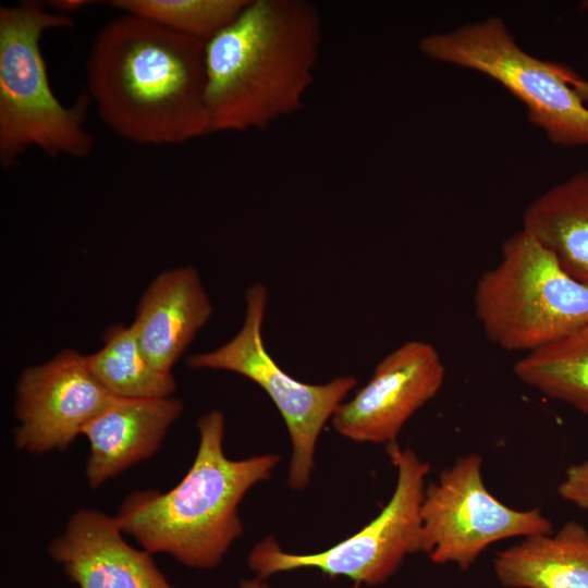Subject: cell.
<instances>
[{"mask_svg": "<svg viewBox=\"0 0 588 588\" xmlns=\"http://www.w3.org/2000/svg\"><path fill=\"white\" fill-rule=\"evenodd\" d=\"M205 44L127 13L108 21L85 64V91L101 121L139 145L210 134Z\"/></svg>", "mask_w": 588, "mask_h": 588, "instance_id": "6da1fadb", "label": "cell"}, {"mask_svg": "<svg viewBox=\"0 0 588 588\" xmlns=\"http://www.w3.org/2000/svg\"><path fill=\"white\" fill-rule=\"evenodd\" d=\"M321 41L311 2L249 0L205 44L210 133L264 130L302 110Z\"/></svg>", "mask_w": 588, "mask_h": 588, "instance_id": "7a4b0ae2", "label": "cell"}, {"mask_svg": "<svg viewBox=\"0 0 588 588\" xmlns=\"http://www.w3.org/2000/svg\"><path fill=\"white\" fill-rule=\"evenodd\" d=\"M197 429V453L182 480L166 492L127 494L114 516L123 534L151 554L166 553L187 567L208 569L243 534L240 504L271 476L280 456L229 458L223 449L225 419L218 409L201 416Z\"/></svg>", "mask_w": 588, "mask_h": 588, "instance_id": "3957f363", "label": "cell"}, {"mask_svg": "<svg viewBox=\"0 0 588 588\" xmlns=\"http://www.w3.org/2000/svg\"><path fill=\"white\" fill-rule=\"evenodd\" d=\"M70 15L42 1L0 7V163L13 167L29 148L51 158H84L95 140L86 128L91 102L84 90L71 107L50 87L40 39L46 30L73 27Z\"/></svg>", "mask_w": 588, "mask_h": 588, "instance_id": "277c9868", "label": "cell"}, {"mask_svg": "<svg viewBox=\"0 0 588 588\" xmlns=\"http://www.w3.org/2000/svg\"><path fill=\"white\" fill-rule=\"evenodd\" d=\"M474 310L491 343L528 354L588 323V284L520 230L504 241L499 262L479 277Z\"/></svg>", "mask_w": 588, "mask_h": 588, "instance_id": "5b68a950", "label": "cell"}, {"mask_svg": "<svg viewBox=\"0 0 588 588\" xmlns=\"http://www.w3.org/2000/svg\"><path fill=\"white\" fill-rule=\"evenodd\" d=\"M418 47L431 60L478 71L502 84L553 144L588 146V109L574 89L580 77L563 64L527 53L500 17L427 35Z\"/></svg>", "mask_w": 588, "mask_h": 588, "instance_id": "8992f818", "label": "cell"}, {"mask_svg": "<svg viewBox=\"0 0 588 588\" xmlns=\"http://www.w3.org/2000/svg\"><path fill=\"white\" fill-rule=\"evenodd\" d=\"M396 469V485L381 512L360 530L324 551L289 553L267 537L249 552L248 566L259 578L297 568H317L329 576H345L357 584L377 585L395 573L404 558L422 552L421 504L427 462L396 442L387 445Z\"/></svg>", "mask_w": 588, "mask_h": 588, "instance_id": "52a82bcc", "label": "cell"}, {"mask_svg": "<svg viewBox=\"0 0 588 588\" xmlns=\"http://www.w3.org/2000/svg\"><path fill=\"white\" fill-rule=\"evenodd\" d=\"M267 299L268 293L261 283L252 285L245 294V318L240 331L220 347L192 355L186 364L193 369L238 373L267 393L282 416L291 440L289 487L302 490L310 481L322 429L357 380L353 376H341L322 384H309L284 371L269 355L262 340Z\"/></svg>", "mask_w": 588, "mask_h": 588, "instance_id": "ba28073f", "label": "cell"}, {"mask_svg": "<svg viewBox=\"0 0 588 588\" xmlns=\"http://www.w3.org/2000/svg\"><path fill=\"white\" fill-rule=\"evenodd\" d=\"M421 520L422 552L434 563L462 569L494 542L553 532L539 509L515 510L489 492L477 453L457 460L425 488Z\"/></svg>", "mask_w": 588, "mask_h": 588, "instance_id": "9c48e42d", "label": "cell"}, {"mask_svg": "<svg viewBox=\"0 0 588 588\" xmlns=\"http://www.w3.org/2000/svg\"><path fill=\"white\" fill-rule=\"evenodd\" d=\"M117 397L93 375L86 355L63 350L21 373L14 443L33 454L63 451Z\"/></svg>", "mask_w": 588, "mask_h": 588, "instance_id": "30bf717a", "label": "cell"}, {"mask_svg": "<svg viewBox=\"0 0 588 588\" xmlns=\"http://www.w3.org/2000/svg\"><path fill=\"white\" fill-rule=\"evenodd\" d=\"M444 378L432 344L405 342L378 363L352 400L339 405L332 426L357 443H393L406 421L438 394Z\"/></svg>", "mask_w": 588, "mask_h": 588, "instance_id": "8fae6325", "label": "cell"}, {"mask_svg": "<svg viewBox=\"0 0 588 588\" xmlns=\"http://www.w3.org/2000/svg\"><path fill=\"white\" fill-rule=\"evenodd\" d=\"M115 518L82 509L49 547L50 556L78 588H177L151 553L132 547Z\"/></svg>", "mask_w": 588, "mask_h": 588, "instance_id": "7c38bea8", "label": "cell"}, {"mask_svg": "<svg viewBox=\"0 0 588 588\" xmlns=\"http://www.w3.org/2000/svg\"><path fill=\"white\" fill-rule=\"evenodd\" d=\"M182 411V401L172 396L117 397L82 431L89 444L85 474L90 488L151 457Z\"/></svg>", "mask_w": 588, "mask_h": 588, "instance_id": "4fadbf2b", "label": "cell"}, {"mask_svg": "<svg viewBox=\"0 0 588 588\" xmlns=\"http://www.w3.org/2000/svg\"><path fill=\"white\" fill-rule=\"evenodd\" d=\"M211 313L196 268L177 267L160 273L148 285L131 327L148 360L171 372Z\"/></svg>", "mask_w": 588, "mask_h": 588, "instance_id": "5bb4252c", "label": "cell"}, {"mask_svg": "<svg viewBox=\"0 0 588 588\" xmlns=\"http://www.w3.org/2000/svg\"><path fill=\"white\" fill-rule=\"evenodd\" d=\"M498 579L511 588H588V531L575 520L501 551Z\"/></svg>", "mask_w": 588, "mask_h": 588, "instance_id": "9a60e30c", "label": "cell"}, {"mask_svg": "<svg viewBox=\"0 0 588 588\" xmlns=\"http://www.w3.org/2000/svg\"><path fill=\"white\" fill-rule=\"evenodd\" d=\"M522 230L548 249L565 272L588 284V171L531 201Z\"/></svg>", "mask_w": 588, "mask_h": 588, "instance_id": "2e32d148", "label": "cell"}, {"mask_svg": "<svg viewBox=\"0 0 588 588\" xmlns=\"http://www.w3.org/2000/svg\"><path fill=\"white\" fill-rule=\"evenodd\" d=\"M513 370L523 383L588 415V323L524 354Z\"/></svg>", "mask_w": 588, "mask_h": 588, "instance_id": "e0dca14e", "label": "cell"}, {"mask_svg": "<svg viewBox=\"0 0 588 588\" xmlns=\"http://www.w3.org/2000/svg\"><path fill=\"white\" fill-rule=\"evenodd\" d=\"M86 359L97 380L118 397H168L176 388L172 372L161 371L148 360L131 326L108 328L102 347Z\"/></svg>", "mask_w": 588, "mask_h": 588, "instance_id": "ac0fdd59", "label": "cell"}, {"mask_svg": "<svg viewBox=\"0 0 588 588\" xmlns=\"http://www.w3.org/2000/svg\"><path fill=\"white\" fill-rule=\"evenodd\" d=\"M249 0H114L108 2L175 33L207 42L229 26Z\"/></svg>", "mask_w": 588, "mask_h": 588, "instance_id": "d6986e66", "label": "cell"}, {"mask_svg": "<svg viewBox=\"0 0 588 588\" xmlns=\"http://www.w3.org/2000/svg\"><path fill=\"white\" fill-rule=\"evenodd\" d=\"M558 492L563 499L588 511V461L567 468Z\"/></svg>", "mask_w": 588, "mask_h": 588, "instance_id": "ffe728a7", "label": "cell"}, {"mask_svg": "<svg viewBox=\"0 0 588 588\" xmlns=\"http://www.w3.org/2000/svg\"><path fill=\"white\" fill-rule=\"evenodd\" d=\"M91 3L94 2L85 1V0H54V1L47 2L48 7L52 8L53 11L60 12L66 15H69L70 13L79 11L86 5H89Z\"/></svg>", "mask_w": 588, "mask_h": 588, "instance_id": "44dd1931", "label": "cell"}, {"mask_svg": "<svg viewBox=\"0 0 588 588\" xmlns=\"http://www.w3.org/2000/svg\"><path fill=\"white\" fill-rule=\"evenodd\" d=\"M581 9L588 11V1H584L580 4ZM574 89L584 103H588V81L581 77L574 84Z\"/></svg>", "mask_w": 588, "mask_h": 588, "instance_id": "7402d4cb", "label": "cell"}, {"mask_svg": "<svg viewBox=\"0 0 588 588\" xmlns=\"http://www.w3.org/2000/svg\"><path fill=\"white\" fill-rule=\"evenodd\" d=\"M240 588H269V586L262 583L261 578H257V579L241 581Z\"/></svg>", "mask_w": 588, "mask_h": 588, "instance_id": "603a6c76", "label": "cell"}]
</instances>
